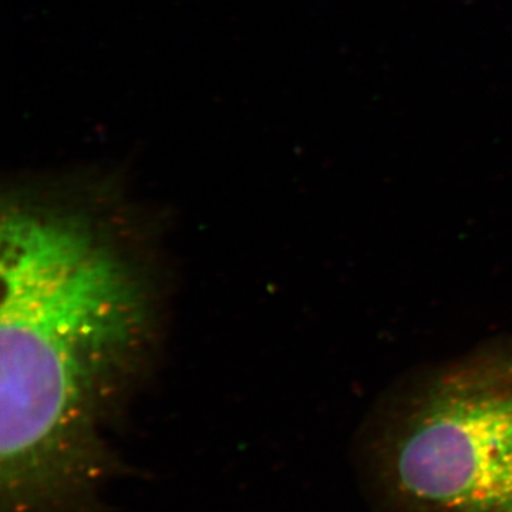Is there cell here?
Here are the masks:
<instances>
[{
  "label": "cell",
  "mask_w": 512,
  "mask_h": 512,
  "mask_svg": "<svg viewBox=\"0 0 512 512\" xmlns=\"http://www.w3.org/2000/svg\"><path fill=\"white\" fill-rule=\"evenodd\" d=\"M359 468L379 512H512V339L390 390L360 434Z\"/></svg>",
  "instance_id": "cell-2"
},
{
  "label": "cell",
  "mask_w": 512,
  "mask_h": 512,
  "mask_svg": "<svg viewBox=\"0 0 512 512\" xmlns=\"http://www.w3.org/2000/svg\"><path fill=\"white\" fill-rule=\"evenodd\" d=\"M0 228L2 512H84L114 467L104 431L156 355V264L104 178L13 184Z\"/></svg>",
  "instance_id": "cell-1"
}]
</instances>
